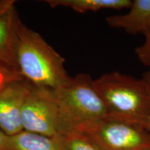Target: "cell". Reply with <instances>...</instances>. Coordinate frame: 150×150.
Here are the masks:
<instances>
[{
	"label": "cell",
	"instance_id": "obj_1",
	"mask_svg": "<svg viewBox=\"0 0 150 150\" xmlns=\"http://www.w3.org/2000/svg\"><path fill=\"white\" fill-rule=\"evenodd\" d=\"M65 60L43 38L21 22L18 31L16 63L24 79L33 86L55 90L72 78Z\"/></svg>",
	"mask_w": 150,
	"mask_h": 150
},
{
	"label": "cell",
	"instance_id": "obj_2",
	"mask_svg": "<svg viewBox=\"0 0 150 150\" xmlns=\"http://www.w3.org/2000/svg\"><path fill=\"white\" fill-rule=\"evenodd\" d=\"M94 84L106 107V117L146 128L150 98L147 83L143 78L113 71L94 79Z\"/></svg>",
	"mask_w": 150,
	"mask_h": 150
},
{
	"label": "cell",
	"instance_id": "obj_3",
	"mask_svg": "<svg viewBox=\"0 0 150 150\" xmlns=\"http://www.w3.org/2000/svg\"><path fill=\"white\" fill-rule=\"evenodd\" d=\"M59 135L77 130L107 115L94 79L88 74H79L54 90Z\"/></svg>",
	"mask_w": 150,
	"mask_h": 150
},
{
	"label": "cell",
	"instance_id": "obj_4",
	"mask_svg": "<svg viewBox=\"0 0 150 150\" xmlns=\"http://www.w3.org/2000/svg\"><path fill=\"white\" fill-rule=\"evenodd\" d=\"M76 131L88 135L106 150H150V132L135 124L105 117Z\"/></svg>",
	"mask_w": 150,
	"mask_h": 150
},
{
	"label": "cell",
	"instance_id": "obj_5",
	"mask_svg": "<svg viewBox=\"0 0 150 150\" xmlns=\"http://www.w3.org/2000/svg\"><path fill=\"white\" fill-rule=\"evenodd\" d=\"M24 131L54 137L59 136L54 90L32 86L22 110Z\"/></svg>",
	"mask_w": 150,
	"mask_h": 150
},
{
	"label": "cell",
	"instance_id": "obj_6",
	"mask_svg": "<svg viewBox=\"0 0 150 150\" xmlns=\"http://www.w3.org/2000/svg\"><path fill=\"white\" fill-rule=\"evenodd\" d=\"M32 86L23 79L8 84L0 91V130L7 136L24 130L22 110Z\"/></svg>",
	"mask_w": 150,
	"mask_h": 150
},
{
	"label": "cell",
	"instance_id": "obj_7",
	"mask_svg": "<svg viewBox=\"0 0 150 150\" xmlns=\"http://www.w3.org/2000/svg\"><path fill=\"white\" fill-rule=\"evenodd\" d=\"M21 22L16 8V1H0V61L18 70L16 45Z\"/></svg>",
	"mask_w": 150,
	"mask_h": 150
},
{
	"label": "cell",
	"instance_id": "obj_8",
	"mask_svg": "<svg viewBox=\"0 0 150 150\" xmlns=\"http://www.w3.org/2000/svg\"><path fill=\"white\" fill-rule=\"evenodd\" d=\"M106 21L110 27L129 34H144L150 29V0H134L127 13L109 16Z\"/></svg>",
	"mask_w": 150,
	"mask_h": 150
},
{
	"label": "cell",
	"instance_id": "obj_9",
	"mask_svg": "<svg viewBox=\"0 0 150 150\" xmlns=\"http://www.w3.org/2000/svg\"><path fill=\"white\" fill-rule=\"evenodd\" d=\"M4 150H65L61 136L50 137L22 131L7 137Z\"/></svg>",
	"mask_w": 150,
	"mask_h": 150
},
{
	"label": "cell",
	"instance_id": "obj_10",
	"mask_svg": "<svg viewBox=\"0 0 150 150\" xmlns=\"http://www.w3.org/2000/svg\"><path fill=\"white\" fill-rule=\"evenodd\" d=\"M45 2L52 8L67 7L79 13H85L107 9H129L132 0H47Z\"/></svg>",
	"mask_w": 150,
	"mask_h": 150
},
{
	"label": "cell",
	"instance_id": "obj_11",
	"mask_svg": "<svg viewBox=\"0 0 150 150\" xmlns=\"http://www.w3.org/2000/svg\"><path fill=\"white\" fill-rule=\"evenodd\" d=\"M60 136L65 150H106L81 131H72Z\"/></svg>",
	"mask_w": 150,
	"mask_h": 150
},
{
	"label": "cell",
	"instance_id": "obj_12",
	"mask_svg": "<svg viewBox=\"0 0 150 150\" xmlns=\"http://www.w3.org/2000/svg\"><path fill=\"white\" fill-rule=\"evenodd\" d=\"M23 79L17 69L0 61V91L16 81Z\"/></svg>",
	"mask_w": 150,
	"mask_h": 150
},
{
	"label": "cell",
	"instance_id": "obj_13",
	"mask_svg": "<svg viewBox=\"0 0 150 150\" xmlns=\"http://www.w3.org/2000/svg\"><path fill=\"white\" fill-rule=\"evenodd\" d=\"M145 40L142 45L135 49V54L138 61L150 71V29L144 33Z\"/></svg>",
	"mask_w": 150,
	"mask_h": 150
},
{
	"label": "cell",
	"instance_id": "obj_14",
	"mask_svg": "<svg viewBox=\"0 0 150 150\" xmlns=\"http://www.w3.org/2000/svg\"><path fill=\"white\" fill-rule=\"evenodd\" d=\"M142 78L144 79L146 81L147 83L148 89H149V98H150V71H148L147 72L145 73L142 76ZM146 128L148 131L150 132V104H149V117H148V120L147 123V126H146Z\"/></svg>",
	"mask_w": 150,
	"mask_h": 150
},
{
	"label": "cell",
	"instance_id": "obj_15",
	"mask_svg": "<svg viewBox=\"0 0 150 150\" xmlns=\"http://www.w3.org/2000/svg\"><path fill=\"white\" fill-rule=\"evenodd\" d=\"M7 136L4 133L0 130V150H4L6 142Z\"/></svg>",
	"mask_w": 150,
	"mask_h": 150
}]
</instances>
